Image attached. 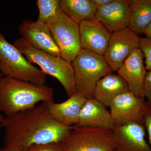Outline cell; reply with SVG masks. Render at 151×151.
<instances>
[{"mask_svg": "<svg viewBox=\"0 0 151 151\" xmlns=\"http://www.w3.org/2000/svg\"><path fill=\"white\" fill-rule=\"evenodd\" d=\"M144 34L146 35V37L151 39V22L146 28Z\"/></svg>", "mask_w": 151, "mask_h": 151, "instance_id": "27", "label": "cell"}, {"mask_svg": "<svg viewBox=\"0 0 151 151\" xmlns=\"http://www.w3.org/2000/svg\"><path fill=\"white\" fill-rule=\"evenodd\" d=\"M38 22L47 24L62 12L60 0H37Z\"/></svg>", "mask_w": 151, "mask_h": 151, "instance_id": "20", "label": "cell"}, {"mask_svg": "<svg viewBox=\"0 0 151 151\" xmlns=\"http://www.w3.org/2000/svg\"><path fill=\"white\" fill-rule=\"evenodd\" d=\"M28 151H63L60 142L40 144L32 146L27 149Z\"/></svg>", "mask_w": 151, "mask_h": 151, "instance_id": "23", "label": "cell"}, {"mask_svg": "<svg viewBox=\"0 0 151 151\" xmlns=\"http://www.w3.org/2000/svg\"><path fill=\"white\" fill-rule=\"evenodd\" d=\"M4 116L1 114H0V129L1 128V125L3 122V120H4Z\"/></svg>", "mask_w": 151, "mask_h": 151, "instance_id": "28", "label": "cell"}, {"mask_svg": "<svg viewBox=\"0 0 151 151\" xmlns=\"http://www.w3.org/2000/svg\"><path fill=\"white\" fill-rule=\"evenodd\" d=\"M63 151H114L119 148L113 130L72 126L60 142Z\"/></svg>", "mask_w": 151, "mask_h": 151, "instance_id": "6", "label": "cell"}, {"mask_svg": "<svg viewBox=\"0 0 151 151\" xmlns=\"http://www.w3.org/2000/svg\"><path fill=\"white\" fill-rule=\"evenodd\" d=\"M61 10L79 24L94 19L97 9L92 0H60Z\"/></svg>", "mask_w": 151, "mask_h": 151, "instance_id": "18", "label": "cell"}, {"mask_svg": "<svg viewBox=\"0 0 151 151\" xmlns=\"http://www.w3.org/2000/svg\"><path fill=\"white\" fill-rule=\"evenodd\" d=\"M144 57L139 48L135 50L117 70L118 74L126 81L130 92L136 97L145 98L143 87L147 70Z\"/></svg>", "mask_w": 151, "mask_h": 151, "instance_id": "11", "label": "cell"}, {"mask_svg": "<svg viewBox=\"0 0 151 151\" xmlns=\"http://www.w3.org/2000/svg\"><path fill=\"white\" fill-rule=\"evenodd\" d=\"M113 1V0H92L97 10L109 4Z\"/></svg>", "mask_w": 151, "mask_h": 151, "instance_id": "25", "label": "cell"}, {"mask_svg": "<svg viewBox=\"0 0 151 151\" xmlns=\"http://www.w3.org/2000/svg\"><path fill=\"white\" fill-rule=\"evenodd\" d=\"M129 91L128 84L121 76L111 73L98 81L94 90V98L106 107H109L115 97Z\"/></svg>", "mask_w": 151, "mask_h": 151, "instance_id": "17", "label": "cell"}, {"mask_svg": "<svg viewBox=\"0 0 151 151\" xmlns=\"http://www.w3.org/2000/svg\"><path fill=\"white\" fill-rule=\"evenodd\" d=\"M144 97L148 103H151V70L147 72L143 87Z\"/></svg>", "mask_w": 151, "mask_h": 151, "instance_id": "24", "label": "cell"}, {"mask_svg": "<svg viewBox=\"0 0 151 151\" xmlns=\"http://www.w3.org/2000/svg\"><path fill=\"white\" fill-rule=\"evenodd\" d=\"M142 124L135 122L116 126L113 129L118 147L122 151H151L146 140V131Z\"/></svg>", "mask_w": 151, "mask_h": 151, "instance_id": "14", "label": "cell"}, {"mask_svg": "<svg viewBox=\"0 0 151 151\" xmlns=\"http://www.w3.org/2000/svg\"><path fill=\"white\" fill-rule=\"evenodd\" d=\"M47 24L61 57L71 63L82 50L79 24L62 12Z\"/></svg>", "mask_w": 151, "mask_h": 151, "instance_id": "7", "label": "cell"}, {"mask_svg": "<svg viewBox=\"0 0 151 151\" xmlns=\"http://www.w3.org/2000/svg\"><path fill=\"white\" fill-rule=\"evenodd\" d=\"M1 127L4 131V146L24 149L35 145L60 142L72 127L55 121L49 114L45 103L4 117Z\"/></svg>", "mask_w": 151, "mask_h": 151, "instance_id": "1", "label": "cell"}, {"mask_svg": "<svg viewBox=\"0 0 151 151\" xmlns=\"http://www.w3.org/2000/svg\"><path fill=\"white\" fill-rule=\"evenodd\" d=\"M114 151H122V150H121L119 148H118V149H116V150H114Z\"/></svg>", "mask_w": 151, "mask_h": 151, "instance_id": "30", "label": "cell"}, {"mask_svg": "<svg viewBox=\"0 0 151 151\" xmlns=\"http://www.w3.org/2000/svg\"><path fill=\"white\" fill-rule=\"evenodd\" d=\"M151 22V0H131L129 27L137 35L144 34Z\"/></svg>", "mask_w": 151, "mask_h": 151, "instance_id": "19", "label": "cell"}, {"mask_svg": "<svg viewBox=\"0 0 151 151\" xmlns=\"http://www.w3.org/2000/svg\"><path fill=\"white\" fill-rule=\"evenodd\" d=\"M86 99L76 93L64 102L46 103L48 113L55 121L63 126L72 127L78 123L81 109Z\"/></svg>", "mask_w": 151, "mask_h": 151, "instance_id": "15", "label": "cell"}, {"mask_svg": "<svg viewBox=\"0 0 151 151\" xmlns=\"http://www.w3.org/2000/svg\"><path fill=\"white\" fill-rule=\"evenodd\" d=\"M140 38L129 27L112 34L103 56L113 71H117L131 53L139 48Z\"/></svg>", "mask_w": 151, "mask_h": 151, "instance_id": "8", "label": "cell"}, {"mask_svg": "<svg viewBox=\"0 0 151 151\" xmlns=\"http://www.w3.org/2000/svg\"><path fill=\"white\" fill-rule=\"evenodd\" d=\"M139 49L145 58L146 70H151V39L147 37L141 38Z\"/></svg>", "mask_w": 151, "mask_h": 151, "instance_id": "21", "label": "cell"}, {"mask_svg": "<svg viewBox=\"0 0 151 151\" xmlns=\"http://www.w3.org/2000/svg\"><path fill=\"white\" fill-rule=\"evenodd\" d=\"M75 126L113 130L116 125L106 106L93 98L85 101Z\"/></svg>", "mask_w": 151, "mask_h": 151, "instance_id": "16", "label": "cell"}, {"mask_svg": "<svg viewBox=\"0 0 151 151\" xmlns=\"http://www.w3.org/2000/svg\"><path fill=\"white\" fill-rule=\"evenodd\" d=\"M143 125L147 130L151 146V103L145 100L143 108Z\"/></svg>", "mask_w": 151, "mask_h": 151, "instance_id": "22", "label": "cell"}, {"mask_svg": "<svg viewBox=\"0 0 151 151\" xmlns=\"http://www.w3.org/2000/svg\"><path fill=\"white\" fill-rule=\"evenodd\" d=\"M79 26L82 49L104 55L113 33L95 19L81 22Z\"/></svg>", "mask_w": 151, "mask_h": 151, "instance_id": "12", "label": "cell"}, {"mask_svg": "<svg viewBox=\"0 0 151 151\" xmlns=\"http://www.w3.org/2000/svg\"><path fill=\"white\" fill-rule=\"evenodd\" d=\"M0 69L4 76L37 84H45L46 75L34 66L14 45L6 39L0 29Z\"/></svg>", "mask_w": 151, "mask_h": 151, "instance_id": "5", "label": "cell"}, {"mask_svg": "<svg viewBox=\"0 0 151 151\" xmlns=\"http://www.w3.org/2000/svg\"><path fill=\"white\" fill-rule=\"evenodd\" d=\"M14 45L30 63L38 65L45 75L51 76L57 79L68 97L76 93L74 71L71 63L61 57L54 56L35 48L22 37L17 40Z\"/></svg>", "mask_w": 151, "mask_h": 151, "instance_id": "3", "label": "cell"}, {"mask_svg": "<svg viewBox=\"0 0 151 151\" xmlns=\"http://www.w3.org/2000/svg\"><path fill=\"white\" fill-rule=\"evenodd\" d=\"M0 151H28L27 149L17 147H9L4 146L0 149Z\"/></svg>", "mask_w": 151, "mask_h": 151, "instance_id": "26", "label": "cell"}, {"mask_svg": "<svg viewBox=\"0 0 151 151\" xmlns=\"http://www.w3.org/2000/svg\"><path fill=\"white\" fill-rule=\"evenodd\" d=\"M71 63L76 93L86 100L94 98V90L98 81L113 73L103 55L87 50H81Z\"/></svg>", "mask_w": 151, "mask_h": 151, "instance_id": "4", "label": "cell"}, {"mask_svg": "<svg viewBox=\"0 0 151 151\" xmlns=\"http://www.w3.org/2000/svg\"><path fill=\"white\" fill-rule=\"evenodd\" d=\"M145 100V98L136 97L130 91L113 99L109 107L116 126L132 122L143 125V108Z\"/></svg>", "mask_w": 151, "mask_h": 151, "instance_id": "9", "label": "cell"}, {"mask_svg": "<svg viewBox=\"0 0 151 151\" xmlns=\"http://www.w3.org/2000/svg\"><path fill=\"white\" fill-rule=\"evenodd\" d=\"M54 90L40 85L3 76L0 81V112L6 117L54 101Z\"/></svg>", "mask_w": 151, "mask_h": 151, "instance_id": "2", "label": "cell"}, {"mask_svg": "<svg viewBox=\"0 0 151 151\" xmlns=\"http://www.w3.org/2000/svg\"><path fill=\"white\" fill-rule=\"evenodd\" d=\"M131 0H113L97 10L95 19L112 33L129 27Z\"/></svg>", "mask_w": 151, "mask_h": 151, "instance_id": "13", "label": "cell"}, {"mask_svg": "<svg viewBox=\"0 0 151 151\" xmlns=\"http://www.w3.org/2000/svg\"><path fill=\"white\" fill-rule=\"evenodd\" d=\"M19 32L22 37L35 48L54 56L61 57L47 24L24 19L19 25Z\"/></svg>", "mask_w": 151, "mask_h": 151, "instance_id": "10", "label": "cell"}, {"mask_svg": "<svg viewBox=\"0 0 151 151\" xmlns=\"http://www.w3.org/2000/svg\"><path fill=\"white\" fill-rule=\"evenodd\" d=\"M4 75H3L1 71V69H0V81H1V79L3 78Z\"/></svg>", "mask_w": 151, "mask_h": 151, "instance_id": "29", "label": "cell"}]
</instances>
